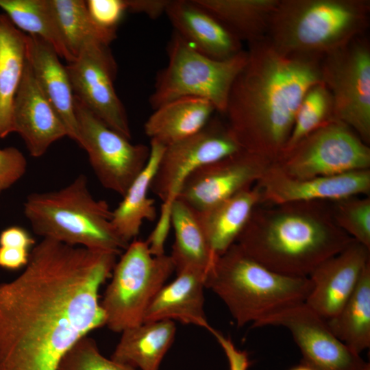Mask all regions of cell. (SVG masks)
Here are the masks:
<instances>
[{
	"label": "cell",
	"instance_id": "28",
	"mask_svg": "<svg viewBox=\"0 0 370 370\" xmlns=\"http://www.w3.org/2000/svg\"><path fill=\"white\" fill-rule=\"evenodd\" d=\"M214 15L242 42L266 38L279 0H195Z\"/></svg>",
	"mask_w": 370,
	"mask_h": 370
},
{
	"label": "cell",
	"instance_id": "22",
	"mask_svg": "<svg viewBox=\"0 0 370 370\" xmlns=\"http://www.w3.org/2000/svg\"><path fill=\"white\" fill-rule=\"evenodd\" d=\"M260 200V190L254 184L205 210H195L215 258L236 243Z\"/></svg>",
	"mask_w": 370,
	"mask_h": 370
},
{
	"label": "cell",
	"instance_id": "9",
	"mask_svg": "<svg viewBox=\"0 0 370 370\" xmlns=\"http://www.w3.org/2000/svg\"><path fill=\"white\" fill-rule=\"evenodd\" d=\"M272 164L296 179L336 175L370 169V147L335 119L284 150Z\"/></svg>",
	"mask_w": 370,
	"mask_h": 370
},
{
	"label": "cell",
	"instance_id": "21",
	"mask_svg": "<svg viewBox=\"0 0 370 370\" xmlns=\"http://www.w3.org/2000/svg\"><path fill=\"white\" fill-rule=\"evenodd\" d=\"M205 274L193 269L177 272L174 280L164 284L149 305L143 322L178 321L210 331L204 310Z\"/></svg>",
	"mask_w": 370,
	"mask_h": 370
},
{
	"label": "cell",
	"instance_id": "2",
	"mask_svg": "<svg viewBox=\"0 0 370 370\" xmlns=\"http://www.w3.org/2000/svg\"><path fill=\"white\" fill-rule=\"evenodd\" d=\"M230 92L226 125L243 150L272 163L290 136L308 90L322 82L320 60L286 56L265 38L249 44Z\"/></svg>",
	"mask_w": 370,
	"mask_h": 370
},
{
	"label": "cell",
	"instance_id": "33",
	"mask_svg": "<svg viewBox=\"0 0 370 370\" xmlns=\"http://www.w3.org/2000/svg\"><path fill=\"white\" fill-rule=\"evenodd\" d=\"M336 225L354 241L370 249V197L354 196L330 202Z\"/></svg>",
	"mask_w": 370,
	"mask_h": 370
},
{
	"label": "cell",
	"instance_id": "19",
	"mask_svg": "<svg viewBox=\"0 0 370 370\" xmlns=\"http://www.w3.org/2000/svg\"><path fill=\"white\" fill-rule=\"evenodd\" d=\"M165 14L174 32L207 57L224 60L243 50L242 42L195 0L170 1Z\"/></svg>",
	"mask_w": 370,
	"mask_h": 370
},
{
	"label": "cell",
	"instance_id": "41",
	"mask_svg": "<svg viewBox=\"0 0 370 370\" xmlns=\"http://www.w3.org/2000/svg\"><path fill=\"white\" fill-rule=\"evenodd\" d=\"M289 370H314V369L310 366H309L308 365L301 362L299 365H297L291 368Z\"/></svg>",
	"mask_w": 370,
	"mask_h": 370
},
{
	"label": "cell",
	"instance_id": "13",
	"mask_svg": "<svg viewBox=\"0 0 370 370\" xmlns=\"http://www.w3.org/2000/svg\"><path fill=\"white\" fill-rule=\"evenodd\" d=\"M65 67L74 96L110 128L131 140L127 116L114 88L117 67L108 46L88 40Z\"/></svg>",
	"mask_w": 370,
	"mask_h": 370
},
{
	"label": "cell",
	"instance_id": "40",
	"mask_svg": "<svg viewBox=\"0 0 370 370\" xmlns=\"http://www.w3.org/2000/svg\"><path fill=\"white\" fill-rule=\"evenodd\" d=\"M127 10L156 19L165 13L170 0H125Z\"/></svg>",
	"mask_w": 370,
	"mask_h": 370
},
{
	"label": "cell",
	"instance_id": "17",
	"mask_svg": "<svg viewBox=\"0 0 370 370\" xmlns=\"http://www.w3.org/2000/svg\"><path fill=\"white\" fill-rule=\"evenodd\" d=\"M369 263L370 249L354 240L311 272L308 278L312 287L305 304L325 320L334 317L354 293Z\"/></svg>",
	"mask_w": 370,
	"mask_h": 370
},
{
	"label": "cell",
	"instance_id": "7",
	"mask_svg": "<svg viewBox=\"0 0 370 370\" xmlns=\"http://www.w3.org/2000/svg\"><path fill=\"white\" fill-rule=\"evenodd\" d=\"M168 64L157 75L149 97L151 107L182 97L208 100L224 114L232 86L247 60V50L219 60L195 49L174 32L167 47Z\"/></svg>",
	"mask_w": 370,
	"mask_h": 370
},
{
	"label": "cell",
	"instance_id": "20",
	"mask_svg": "<svg viewBox=\"0 0 370 370\" xmlns=\"http://www.w3.org/2000/svg\"><path fill=\"white\" fill-rule=\"evenodd\" d=\"M26 59L42 92L64 125L68 136L79 144L74 95L66 69L54 48L42 38L26 35Z\"/></svg>",
	"mask_w": 370,
	"mask_h": 370
},
{
	"label": "cell",
	"instance_id": "23",
	"mask_svg": "<svg viewBox=\"0 0 370 370\" xmlns=\"http://www.w3.org/2000/svg\"><path fill=\"white\" fill-rule=\"evenodd\" d=\"M147 119L145 134L165 147L202 130L216 110L207 99L182 97L162 105Z\"/></svg>",
	"mask_w": 370,
	"mask_h": 370
},
{
	"label": "cell",
	"instance_id": "29",
	"mask_svg": "<svg viewBox=\"0 0 370 370\" xmlns=\"http://www.w3.org/2000/svg\"><path fill=\"white\" fill-rule=\"evenodd\" d=\"M326 321L333 334L354 353L360 355L369 347L370 263L342 309Z\"/></svg>",
	"mask_w": 370,
	"mask_h": 370
},
{
	"label": "cell",
	"instance_id": "30",
	"mask_svg": "<svg viewBox=\"0 0 370 370\" xmlns=\"http://www.w3.org/2000/svg\"><path fill=\"white\" fill-rule=\"evenodd\" d=\"M0 8L16 27L44 39L68 63L75 60L66 45L51 0H0Z\"/></svg>",
	"mask_w": 370,
	"mask_h": 370
},
{
	"label": "cell",
	"instance_id": "18",
	"mask_svg": "<svg viewBox=\"0 0 370 370\" xmlns=\"http://www.w3.org/2000/svg\"><path fill=\"white\" fill-rule=\"evenodd\" d=\"M13 132L22 137L29 154L42 156L54 142L68 136L66 129L40 89L26 59L12 109Z\"/></svg>",
	"mask_w": 370,
	"mask_h": 370
},
{
	"label": "cell",
	"instance_id": "4",
	"mask_svg": "<svg viewBox=\"0 0 370 370\" xmlns=\"http://www.w3.org/2000/svg\"><path fill=\"white\" fill-rule=\"evenodd\" d=\"M369 0H279L266 38L280 53L321 60L365 34Z\"/></svg>",
	"mask_w": 370,
	"mask_h": 370
},
{
	"label": "cell",
	"instance_id": "36",
	"mask_svg": "<svg viewBox=\"0 0 370 370\" xmlns=\"http://www.w3.org/2000/svg\"><path fill=\"white\" fill-rule=\"evenodd\" d=\"M92 17L100 25L115 29L127 10L125 0L86 1Z\"/></svg>",
	"mask_w": 370,
	"mask_h": 370
},
{
	"label": "cell",
	"instance_id": "14",
	"mask_svg": "<svg viewBox=\"0 0 370 370\" xmlns=\"http://www.w3.org/2000/svg\"><path fill=\"white\" fill-rule=\"evenodd\" d=\"M264 326H281L289 330L303 356L301 362L314 370H360L367 364L305 302L279 310L253 325Z\"/></svg>",
	"mask_w": 370,
	"mask_h": 370
},
{
	"label": "cell",
	"instance_id": "3",
	"mask_svg": "<svg viewBox=\"0 0 370 370\" xmlns=\"http://www.w3.org/2000/svg\"><path fill=\"white\" fill-rule=\"evenodd\" d=\"M353 241L335 223L330 202L314 201L258 204L236 243L275 272L308 277Z\"/></svg>",
	"mask_w": 370,
	"mask_h": 370
},
{
	"label": "cell",
	"instance_id": "25",
	"mask_svg": "<svg viewBox=\"0 0 370 370\" xmlns=\"http://www.w3.org/2000/svg\"><path fill=\"white\" fill-rule=\"evenodd\" d=\"M149 147L150 156L145 168L112 210V225L127 243L137 237L144 221H153L157 215L155 201L148 197V191L165 147L153 140Z\"/></svg>",
	"mask_w": 370,
	"mask_h": 370
},
{
	"label": "cell",
	"instance_id": "26",
	"mask_svg": "<svg viewBox=\"0 0 370 370\" xmlns=\"http://www.w3.org/2000/svg\"><path fill=\"white\" fill-rule=\"evenodd\" d=\"M26 34L0 13V138L13 132L12 109L26 62Z\"/></svg>",
	"mask_w": 370,
	"mask_h": 370
},
{
	"label": "cell",
	"instance_id": "8",
	"mask_svg": "<svg viewBox=\"0 0 370 370\" xmlns=\"http://www.w3.org/2000/svg\"><path fill=\"white\" fill-rule=\"evenodd\" d=\"M170 256L153 255L146 241L134 239L116 262L101 306L114 332L143 323L151 301L174 271Z\"/></svg>",
	"mask_w": 370,
	"mask_h": 370
},
{
	"label": "cell",
	"instance_id": "6",
	"mask_svg": "<svg viewBox=\"0 0 370 370\" xmlns=\"http://www.w3.org/2000/svg\"><path fill=\"white\" fill-rule=\"evenodd\" d=\"M23 212L42 238L116 255L129 245L112 225L109 204L93 197L83 174L58 190L31 193Z\"/></svg>",
	"mask_w": 370,
	"mask_h": 370
},
{
	"label": "cell",
	"instance_id": "12",
	"mask_svg": "<svg viewBox=\"0 0 370 370\" xmlns=\"http://www.w3.org/2000/svg\"><path fill=\"white\" fill-rule=\"evenodd\" d=\"M79 146L88 153L90 164L100 184L121 197L145 168L150 147L132 144L110 128L74 96Z\"/></svg>",
	"mask_w": 370,
	"mask_h": 370
},
{
	"label": "cell",
	"instance_id": "27",
	"mask_svg": "<svg viewBox=\"0 0 370 370\" xmlns=\"http://www.w3.org/2000/svg\"><path fill=\"white\" fill-rule=\"evenodd\" d=\"M175 234L170 257L176 272L193 269L206 274L215 257L199 223L195 210L176 199L171 209Z\"/></svg>",
	"mask_w": 370,
	"mask_h": 370
},
{
	"label": "cell",
	"instance_id": "11",
	"mask_svg": "<svg viewBox=\"0 0 370 370\" xmlns=\"http://www.w3.org/2000/svg\"><path fill=\"white\" fill-rule=\"evenodd\" d=\"M243 150L226 123L210 120L198 132L165 147L150 190L162 201L158 223L171 225V209L182 184L197 168Z\"/></svg>",
	"mask_w": 370,
	"mask_h": 370
},
{
	"label": "cell",
	"instance_id": "34",
	"mask_svg": "<svg viewBox=\"0 0 370 370\" xmlns=\"http://www.w3.org/2000/svg\"><path fill=\"white\" fill-rule=\"evenodd\" d=\"M57 370H137L107 358L96 341L86 336L79 339L63 356Z\"/></svg>",
	"mask_w": 370,
	"mask_h": 370
},
{
	"label": "cell",
	"instance_id": "31",
	"mask_svg": "<svg viewBox=\"0 0 370 370\" xmlns=\"http://www.w3.org/2000/svg\"><path fill=\"white\" fill-rule=\"evenodd\" d=\"M51 1L66 45L74 58L82 45L88 40L109 46L116 38V29L97 23L88 11L86 1Z\"/></svg>",
	"mask_w": 370,
	"mask_h": 370
},
{
	"label": "cell",
	"instance_id": "39",
	"mask_svg": "<svg viewBox=\"0 0 370 370\" xmlns=\"http://www.w3.org/2000/svg\"><path fill=\"white\" fill-rule=\"evenodd\" d=\"M31 250L0 246V267L17 270L27 265Z\"/></svg>",
	"mask_w": 370,
	"mask_h": 370
},
{
	"label": "cell",
	"instance_id": "5",
	"mask_svg": "<svg viewBox=\"0 0 370 370\" xmlns=\"http://www.w3.org/2000/svg\"><path fill=\"white\" fill-rule=\"evenodd\" d=\"M204 284L224 302L238 327L253 326L279 310L304 302L312 287L308 277L275 272L236 243L215 258Z\"/></svg>",
	"mask_w": 370,
	"mask_h": 370
},
{
	"label": "cell",
	"instance_id": "42",
	"mask_svg": "<svg viewBox=\"0 0 370 370\" xmlns=\"http://www.w3.org/2000/svg\"><path fill=\"white\" fill-rule=\"evenodd\" d=\"M360 370H370V365L369 362H367V364L365 365L363 368H362Z\"/></svg>",
	"mask_w": 370,
	"mask_h": 370
},
{
	"label": "cell",
	"instance_id": "10",
	"mask_svg": "<svg viewBox=\"0 0 370 370\" xmlns=\"http://www.w3.org/2000/svg\"><path fill=\"white\" fill-rule=\"evenodd\" d=\"M321 82L330 91L336 120L370 143V43L365 34L323 57Z\"/></svg>",
	"mask_w": 370,
	"mask_h": 370
},
{
	"label": "cell",
	"instance_id": "35",
	"mask_svg": "<svg viewBox=\"0 0 370 370\" xmlns=\"http://www.w3.org/2000/svg\"><path fill=\"white\" fill-rule=\"evenodd\" d=\"M27 162L18 149H0V194L18 182L26 173Z\"/></svg>",
	"mask_w": 370,
	"mask_h": 370
},
{
	"label": "cell",
	"instance_id": "24",
	"mask_svg": "<svg viewBox=\"0 0 370 370\" xmlns=\"http://www.w3.org/2000/svg\"><path fill=\"white\" fill-rule=\"evenodd\" d=\"M121 333L110 358L137 370H159L175 336L173 321L143 322Z\"/></svg>",
	"mask_w": 370,
	"mask_h": 370
},
{
	"label": "cell",
	"instance_id": "38",
	"mask_svg": "<svg viewBox=\"0 0 370 370\" xmlns=\"http://www.w3.org/2000/svg\"><path fill=\"white\" fill-rule=\"evenodd\" d=\"M34 245V237L26 229L22 227H9L0 234V246L32 250Z\"/></svg>",
	"mask_w": 370,
	"mask_h": 370
},
{
	"label": "cell",
	"instance_id": "37",
	"mask_svg": "<svg viewBox=\"0 0 370 370\" xmlns=\"http://www.w3.org/2000/svg\"><path fill=\"white\" fill-rule=\"evenodd\" d=\"M210 332L223 349L228 361L229 370L248 369L250 361L245 351L237 349L230 337L224 336L217 330L212 328Z\"/></svg>",
	"mask_w": 370,
	"mask_h": 370
},
{
	"label": "cell",
	"instance_id": "1",
	"mask_svg": "<svg viewBox=\"0 0 370 370\" xmlns=\"http://www.w3.org/2000/svg\"><path fill=\"white\" fill-rule=\"evenodd\" d=\"M118 255L42 238L23 271L0 284V370H57L106 325L99 291Z\"/></svg>",
	"mask_w": 370,
	"mask_h": 370
},
{
	"label": "cell",
	"instance_id": "16",
	"mask_svg": "<svg viewBox=\"0 0 370 370\" xmlns=\"http://www.w3.org/2000/svg\"><path fill=\"white\" fill-rule=\"evenodd\" d=\"M256 185L260 193V204L331 202L354 196H369L370 169L332 176L296 179L286 175L271 164Z\"/></svg>",
	"mask_w": 370,
	"mask_h": 370
},
{
	"label": "cell",
	"instance_id": "32",
	"mask_svg": "<svg viewBox=\"0 0 370 370\" xmlns=\"http://www.w3.org/2000/svg\"><path fill=\"white\" fill-rule=\"evenodd\" d=\"M335 119L332 98L327 87L323 82L312 86L297 109L290 136L283 151Z\"/></svg>",
	"mask_w": 370,
	"mask_h": 370
},
{
	"label": "cell",
	"instance_id": "15",
	"mask_svg": "<svg viewBox=\"0 0 370 370\" xmlns=\"http://www.w3.org/2000/svg\"><path fill=\"white\" fill-rule=\"evenodd\" d=\"M271 164L241 150L195 169L182 184L177 199L195 211L205 210L253 186Z\"/></svg>",
	"mask_w": 370,
	"mask_h": 370
}]
</instances>
